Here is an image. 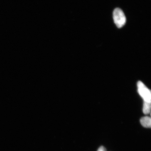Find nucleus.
I'll use <instances>...</instances> for the list:
<instances>
[{
    "mask_svg": "<svg viewBox=\"0 0 151 151\" xmlns=\"http://www.w3.org/2000/svg\"><path fill=\"white\" fill-rule=\"evenodd\" d=\"M113 18L114 23L119 28H122L126 24V19L121 9L116 8L113 12Z\"/></svg>",
    "mask_w": 151,
    "mask_h": 151,
    "instance_id": "1",
    "label": "nucleus"
},
{
    "mask_svg": "<svg viewBox=\"0 0 151 151\" xmlns=\"http://www.w3.org/2000/svg\"><path fill=\"white\" fill-rule=\"evenodd\" d=\"M97 151H106V150L104 147L101 146L98 149Z\"/></svg>",
    "mask_w": 151,
    "mask_h": 151,
    "instance_id": "5",
    "label": "nucleus"
},
{
    "mask_svg": "<svg viewBox=\"0 0 151 151\" xmlns=\"http://www.w3.org/2000/svg\"><path fill=\"white\" fill-rule=\"evenodd\" d=\"M143 111L145 114H147L150 112L151 103L144 101L143 104Z\"/></svg>",
    "mask_w": 151,
    "mask_h": 151,
    "instance_id": "4",
    "label": "nucleus"
},
{
    "mask_svg": "<svg viewBox=\"0 0 151 151\" xmlns=\"http://www.w3.org/2000/svg\"><path fill=\"white\" fill-rule=\"evenodd\" d=\"M141 124L143 127L145 128H150L151 127V119L150 117L144 116L140 120Z\"/></svg>",
    "mask_w": 151,
    "mask_h": 151,
    "instance_id": "3",
    "label": "nucleus"
},
{
    "mask_svg": "<svg viewBox=\"0 0 151 151\" xmlns=\"http://www.w3.org/2000/svg\"><path fill=\"white\" fill-rule=\"evenodd\" d=\"M137 85L139 93L144 100V101L151 103L150 91L141 81L138 82Z\"/></svg>",
    "mask_w": 151,
    "mask_h": 151,
    "instance_id": "2",
    "label": "nucleus"
}]
</instances>
